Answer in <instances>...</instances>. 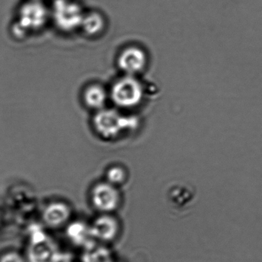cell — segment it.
<instances>
[{
    "mask_svg": "<svg viewBox=\"0 0 262 262\" xmlns=\"http://www.w3.org/2000/svg\"><path fill=\"white\" fill-rule=\"evenodd\" d=\"M113 251L108 245L94 243L84 249L82 262H116Z\"/></svg>",
    "mask_w": 262,
    "mask_h": 262,
    "instance_id": "obj_11",
    "label": "cell"
},
{
    "mask_svg": "<svg viewBox=\"0 0 262 262\" xmlns=\"http://www.w3.org/2000/svg\"><path fill=\"white\" fill-rule=\"evenodd\" d=\"M111 96L118 107L130 108L141 101L143 96V86L134 75H127L115 82Z\"/></svg>",
    "mask_w": 262,
    "mask_h": 262,
    "instance_id": "obj_2",
    "label": "cell"
},
{
    "mask_svg": "<svg viewBox=\"0 0 262 262\" xmlns=\"http://www.w3.org/2000/svg\"><path fill=\"white\" fill-rule=\"evenodd\" d=\"M146 64V54L136 46L124 49L118 58L120 69L127 75H134L141 72Z\"/></svg>",
    "mask_w": 262,
    "mask_h": 262,
    "instance_id": "obj_7",
    "label": "cell"
},
{
    "mask_svg": "<svg viewBox=\"0 0 262 262\" xmlns=\"http://www.w3.org/2000/svg\"><path fill=\"white\" fill-rule=\"evenodd\" d=\"M84 14L80 5L72 0H55L52 18L57 27L63 32H72L82 24Z\"/></svg>",
    "mask_w": 262,
    "mask_h": 262,
    "instance_id": "obj_3",
    "label": "cell"
},
{
    "mask_svg": "<svg viewBox=\"0 0 262 262\" xmlns=\"http://www.w3.org/2000/svg\"><path fill=\"white\" fill-rule=\"evenodd\" d=\"M0 262H24V261L18 254L10 252L3 255L0 259Z\"/></svg>",
    "mask_w": 262,
    "mask_h": 262,
    "instance_id": "obj_15",
    "label": "cell"
},
{
    "mask_svg": "<svg viewBox=\"0 0 262 262\" xmlns=\"http://www.w3.org/2000/svg\"><path fill=\"white\" fill-rule=\"evenodd\" d=\"M105 23L99 12H93L84 14L81 27L89 35H96L104 29Z\"/></svg>",
    "mask_w": 262,
    "mask_h": 262,
    "instance_id": "obj_13",
    "label": "cell"
},
{
    "mask_svg": "<svg viewBox=\"0 0 262 262\" xmlns=\"http://www.w3.org/2000/svg\"><path fill=\"white\" fill-rule=\"evenodd\" d=\"M66 232L71 243L83 249L95 243L91 231L90 222L72 221L68 225Z\"/></svg>",
    "mask_w": 262,
    "mask_h": 262,
    "instance_id": "obj_10",
    "label": "cell"
},
{
    "mask_svg": "<svg viewBox=\"0 0 262 262\" xmlns=\"http://www.w3.org/2000/svg\"><path fill=\"white\" fill-rule=\"evenodd\" d=\"M107 177L108 183L117 186V185L121 184L124 181L126 174L122 168L115 166L109 169Z\"/></svg>",
    "mask_w": 262,
    "mask_h": 262,
    "instance_id": "obj_14",
    "label": "cell"
},
{
    "mask_svg": "<svg viewBox=\"0 0 262 262\" xmlns=\"http://www.w3.org/2000/svg\"><path fill=\"white\" fill-rule=\"evenodd\" d=\"M137 124L135 118L124 116L112 109L100 110L95 118V128L105 138L118 137L123 131L132 130Z\"/></svg>",
    "mask_w": 262,
    "mask_h": 262,
    "instance_id": "obj_1",
    "label": "cell"
},
{
    "mask_svg": "<svg viewBox=\"0 0 262 262\" xmlns=\"http://www.w3.org/2000/svg\"><path fill=\"white\" fill-rule=\"evenodd\" d=\"M90 225L95 243L110 246L118 241L122 234V222L115 213L98 214Z\"/></svg>",
    "mask_w": 262,
    "mask_h": 262,
    "instance_id": "obj_4",
    "label": "cell"
},
{
    "mask_svg": "<svg viewBox=\"0 0 262 262\" xmlns=\"http://www.w3.org/2000/svg\"><path fill=\"white\" fill-rule=\"evenodd\" d=\"M72 211L70 206L63 202L51 203L45 210L43 218L51 227L58 228L71 223Z\"/></svg>",
    "mask_w": 262,
    "mask_h": 262,
    "instance_id": "obj_9",
    "label": "cell"
},
{
    "mask_svg": "<svg viewBox=\"0 0 262 262\" xmlns=\"http://www.w3.org/2000/svg\"><path fill=\"white\" fill-rule=\"evenodd\" d=\"M29 257L31 262H55L58 253L44 234L39 232L34 235Z\"/></svg>",
    "mask_w": 262,
    "mask_h": 262,
    "instance_id": "obj_8",
    "label": "cell"
},
{
    "mask_svg": "<svg viewBox=\"0 0 262 262\" xmlns=\"http://www.w3.org/2000/svg\"><path fill=\"white\" fill-rule=\"evenodd\" d=\"M91 202L98 214L115 213L121 206V194L116 186L107 181L98 183L92 189Z\"/></svg>",
    "mask_w": 262,
    "mask_h": 262,
    "instance_id": "obj_5",
    "label": "cell"
},
{
    "mask_svg": "<svg viewBox=\"0 0 262 262\" xmlns=\"http://www.w3.org/2000/svg\"><path fill=\"white\" fill-rule=\"evenodd\" d=\"M84 101L91 108L102 110L107 101V92L100 85H92L84 92Z\"/></svg>",
    "mask_w": 262,
    "mask_h": 262,
    "instance_id": "obj_12",
    "label": "cell"
},
{
    "mask_svg": "<svg viewBox=\"0 0 262 262\" xmlns=\"http://www.w3.org/2000/svg\"><path fill=\"white\" fill-rule=\"evenodd\" d=\"M49 17V12L45 5L33 0L25 3L18 13V26L27 31L38 30L45 26Z\"/></svg>",
    "mask_w": 262,
    "mask_h": 262,
    "instance_id": "obj_6",
    "label": "cell"
}]
</instances>
